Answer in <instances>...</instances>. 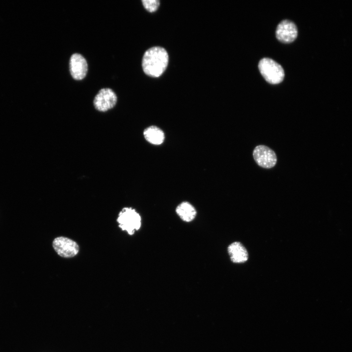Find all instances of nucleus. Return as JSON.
<instances>
[{"instance_id":"nucleus-1","label":"nucleus","mask_w":352,"mask_h":352,"mask_svg":"<svg viewBox=\"0 0 352 352\" xmlns=\"http://www.w3.org/2000/svg\"><path fill=\"white\" fill-rule=\"evenodd\" d=\"M169 61L166 50L163 47L154 46L144 53L142 61V68L146 74L158 77L165 70Z\"/></svg>"},{"instance_id":"nucleus-2","label":"nucleus","mask_w":352,"mask_h":352,"mask_svg":"<svg viewBox=\"0 0 352 352\" xmlns=\"http://www.w3.org/2000/svg\"><path fill=\"white\" fill-rule=\"evenodd\" d=\"M260 73L264 79L271 84H278L284 78L285 73L282 66L271 59H262L258 65Z\"/></svg>"},{"instance_id":"nucleus-3","label":"nucleus","mask_w":352,"mask_h":352,"mask_svg":"<svg viewBox=\"0 0 352 352\" xmlns=\"http://www.w3.org/2000/svg\"><path fill=\"white\" fill-rule=\"evenodd\" d=\"M117 221L119 227L129 235H133L135 231L139 229L141 224L140 216L131 207L123 208L119 213Z\"/></svg>"},{"instance_id":"nucleus-4","label":"nucleus","mask_w":352,"mask_h":352,"mask_svg":"<svg viewBox=\"0 0 352 352\" xmlns=\"http://www.w3.org/2000/svg\"><path fill=\"white\" fill-rule=\"evenodd\" d=\"M52 246L56 253L64 258H71L76 256L79 250L78 244L73 240L65 237L54 239Z\"/></svg>"},{"instance_id":"nucleus-5","label":"nucleus","mask_w":352,"mask_h":352,"mask_svg":"<svg viewBox=\"0 0 352 352\" xmlns=\"http://www.w3.org/2000/svg\"><path fill=\"white\" fill-rule=\"evenodd\" d=\"M253 156L256 163L264 168H271L277 162L275 153L264 145L256 146L253 150Z\"/></svg>"},{"instance_id":"nucleus-6","label":"nucleus","mask_w":352,"mask_h":352,"mask_svg":"<svg viewBox=\"0 0 352 352\" xmlns=\"http://www.w3.org/2000/svg\"><path fill=\"white\" fill-rule=\"evenodd\" d=\"M116 102L117 96L114 92L109 88H104L95 96L93 105L98 111L105 112L113 108Z\"/></svg>"},{"instance_id":"nucleus-7","label":"nucleus","mask_w":352,"mask_h":352,"mask_svg":"<svg viewBox=\"0 0 352 352\" xmlns=\"http://www.w3.org/2000/svg\"><path fill=\"white\" fill-rule=\"evenodd\" d=\"M298 30L296 25L291 21L285 20L277 26L276 30L277 39L284 43H290L297 38Z\"/></svg>"},{"instance_id":"nucleus-8","label":"nucleus","mask_w":352,"mask_h":352,"mask_svg":"<svg viewBox=\"0 0 352 352\" xmlns=\"http://www.w3.org/2000/svg\"><path fill=\"white\" fill-rule=\"evenodd\" d=\"M69 69L73 79L81 80L86 76L88 71V64L85 58L81 54L74 53L69 61Z\"/></svg>"},{"instance_id":"nucleus-9","label":"nucleus","mask_w":352,"mask_h":352,"mask_svg":"<svg viewBox=\"0 0 352 352\" xmlns=\"http://www.w3.org/2000/svg\"><path fill=\"white\" fill-rule=\"evenodd\" d=\"M228 252L232 262L242 263L248 258V254L244 246L240 242H236L230 244L227 248Z\"/></svg>"},{"instance_id":"nucleus-10","label":"nucleus","mask_w":352,"mask_h":352,"mask_svg":"<svg viewBox=\"0 0 352 352\" xmlns=\"http://www.w3.org/2000/svg\"><path fill=\"white\" fill-rule=\"evenodd\" d=\"M176 213L180 219L185 222L192 221L197 214L194 207L187 201L182 202L177 206Z\"/></svg>"},{"instance_id":"nucleus-11","label":"nucleus","mask_w":352,"mask_h":352,"mask_svg":"<svg viewBox=\"0 0 352 352\" xmlns=\"http://www.w3.org/2000/svg\"><path fill=\"white\" fill-rule=\"evenodd\" d=\"M146 140L154 145H160L164 140L163 132L159 128L152 126L146 128L143 132Z\"/></svg>"},{"instance_id":"nucleus-12","label":"nucleus","mask_w":352,"mask_h":352,"mask_svg":"<svg viewBox=\"0 0 352 352\" xmlns=\"http://www.w3.org/2000/svg\"><path fill=\"white\" fill-rule=\"evenodd\" d=\"M142 2L145 9L150 12L155 11L159 5L158 0H143Z\"/></svg>"}]
</instances>
